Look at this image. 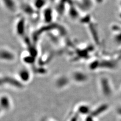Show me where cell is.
Masks as SVG:
<instances>
[{
    "label": "cell",
    "mask_w": 121,
    "mask_h": 121,
    "mask_svg": "<svg viewBox=\"0 0 121 121\" xmlns=\"http://www.w3.org/2000/svg\"><path fill=\"white\" fill-rule=\"evenodd\" d=\"M91 112L92 111H91L90 108L88 105L86 104H81L78 107L77 113H78V114L88 116L90 114Z\"/></svg>",
    "instance_id": "9c48e42d"
},
{
    "label": "cell",
    "mask_w": 121,
    "mask_h": 121,
    "mask_svg": "<svg viewBox=\"0 0 121 121\" xmlns=\"http://www.w3.org/2000/svg\"><path fill=\"white\" fill-rule=\"evenodd\" d=\"M8 84L14 87L21 88L23 87V83L20 80L11 76H4L1 78V84Z\"/></svg>",
    "instance_id": "6da1fadb"
},
{
    "label": "cell",
    "mask_w": 121,
    "mask_h": 121,
    "mask_svg": "<svg viewBox=\"0 0 121 121\" xmlns=\"http://www.w3.org/2000/svg\"><path fill=\"white\" fill-rule=\"evenodd\" d=\"M108 104H101L99 106H98V107L95 109H94V111H92L90 115H91L93 117H95L96 116H99L101 115V113H103V112L107 111L108 108Z\"/></svg>",
    "instance_id": "ba28073f"
},
{
    "label": "cell",
    "mask_w": 121,
    "mask_h": 121,
    "mask_svg": "<svg viewBox=\"0 0 121 121\" xmlns=\"http://www.w3.org/2000/svg\"><path fill=\"white\" fill-rule=\"evenodd\" d=\"M69 82L68 79L66 77L62 76L59 78L57 80H56V84L59 88H62L63 87L65 86Z\"/></svg>",
    "instance_id": "30bf717a"
},
{
    "label": "cell",
    "mask_w": 121,
    "mask_h": 121,
    "mask_svg": "<svg viewBox=\"0 0 121 121\" xmlns=\"http://www.w3.org/2000/svg\"><path fill=\"white\" fill-rule=\"evenodd\" d=\"M11 102L9 97L6 95H3L1 98V110L8 111L11 108Z\"/></svg>",
    "instance_id": "5b68a950"
},
{
    "label": "cell",
    "mask_w": 121,
    "mask_h": 121,
    "mask_svg": "<svg viewBox=\"0 0 121 121\" xmlns=\"http://www.w3.org/2000/svg\"><path fill=\"white\" fill-rule=\"evenodd\" d=\"M94 117H93L91 115H89L88 116H87L85 119V121H95L94 120Z\"/></svg>",
    "instance_id": "4fadbf2b"
},
{
    "label": "cell",
    "mask_w": 121,
    "mask_h": 121,
    "mask_svg": "<svg viewBox=\"0 0 121 121\" xmlns=\"http://www.w3.org/2000/svg\"><path fill=\"white\" fill-rule=\"evenodd\" d=\"M78 115L79 114L78 113H76L75 115H74L72 117V118L70 120V121H78Z\"/></svg>",
    "instance_id": "7c38bea8"
},
{
    "label": "cell",
    "mask_w": 121,
    "mask_h": 121,
    "mask_svg": "<svg viewBox=\"0 0 121 121\" xmlns=\"http://www.w3.org/2000/svg\"></svg>",
    "instance_id": "5bb4252c"
},
{
    "label": "cell",
    "mask_w": 121,
    "mask_h": 121,
    "mask_svg": "<svg viewBox=\"0 0 121 121\" xmlns=\"http://www.w3.org/2000/svg\"><path fill=\"white\" fill-rule=\"evenodd\" d=\"M118 15L121 19V0H119L118 2Z\"/></svg>",
    "instance_id": "8fae6325"
},
{
    "label": "cell",
    "mask_w": 121,
    "mask_h": 121,
    "mask_svg": "<svg viewBox=\"0 0 121 121\" xmlns=\"http://www.w3.org/2000/svg\"><path fill=\"white\" fill-rule=\"evenodd\" d=\"M73 80L76 82L82 83L85 82L88 80V76L84 72L80 71H76L72 73V75Z\"/></svg>",
    "instance_id": "3957f363"
},
{
    "label": "cell",
    "mask_w": 121,
    "mask_h": 121,
    "mask_svg": "<svg viewBox=\"0 0 121 121\" xmlns=\"http://www.w3.org/2000/svg\"><path fill=\"white\" fill-rule=\"evenodd\" d=\"M112 32H113L116 41L121 45V23H118L113 26Z\"/></svg>",
    "instance_id": "52a82bcc"
},
{
    "label": "cell",
    "mask_w": 121,
    "mask_h": 121,
    "mask_svg": "<svg viewBox=\"0 0 121 121\" xmlns=\"http://www.w3.org/2000/svg\"><path fill=\"white\" fill-rule=\"evenodd\" d=\"M1 59L6 61H12L15 59V55L12 51L4 48L1 50Z\"/></svg>",
    "instance_id": "8992f818"
},
{
    "label": "cell",
    "mask_w": 121,
    "mask_h": 121,
    "mask_svg": "<svg viewBox=\"0 0 121 121\" xmlns=\"http://www.w3.org/2000/svg\"><path fill=\"white\" fill-rule=\"evenodd\" d=\"M100 86L101 92L105 96L111 95L112 90L111 85V83L108 79L106 77H103L100 79Z\"/></svg>",
    "instance_id": "7a4b0ae2"
},
{
    "label": "cell",
    "mask_w": 121,
    "mask_h": 121,
    "mask_svg": "<svg viewBox=\"0 0 121 121\" xmlns=\"http://www.w3.org/2000/svg\"><path fill=\"white\" fill-rule=\"evenodd\" d=\"M18 76L19 78V80L23 83V82H28L31 78L30 72L25 68H22L19 70L18 72Z\"/></svg>",
    "instance_id": "277c9868"
}]
</instances>
